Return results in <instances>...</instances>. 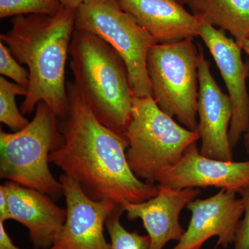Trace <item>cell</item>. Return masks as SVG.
I'll return each mask as SVG.
<instances>
[{"instance_id":"obj_1","label":"cell","mask_w":249,"mask_h":249,"mask_svg":"<svg viewBox=\"0 0 249 249\" xmlns=\"http://www.w3.org/2000/svg\"><path fill=\"white\" fill-rule=\"evenodd\" d=\"M68 111L60 130L65 142L49 161L76 181L89 198L118 206L157 196L158 185L142 181L129 167L124 136L98 120L74 83L67 82Z\"/></svg>"},{"instance_id":"obj_2","label":"cell","mask_w":249,"mask_h":249,"mask_svg":"<svg viewBox=\"0 0 249 249\" xmlns=\"http://www.w3.org/2000/svg\"><path fill=\"white\" fill-rule=\"evenodd\" d=\"M77 10L60 7L52 14L16 16L11 28L0 35L13 56L28 67L29 86L21 106L22 114L34 112L37 104L45 103L63 120L69 103L65 68Z\"/></svg>"},{"instance_id":"obj_3","label":"cell","mask_w":249,"mask_h":249,"mask_svg":"<svg viewBox=\"0 0 249 249\" xmlns=\"http://www.w3.org/2000/svg\"><path fill=\"white\" fill-rule=\"evenodd\" d=\"M70 55L75 85L94 115L108 128L124 136L134 96L124 58L101 37L76 29Z\"/></svg>"},{"instance_id":"obj_4","label":"cell","mask_w":249,"mask_h":249,"mask_svg":"<svg viewBox=\"0 0 249 249\" xmlns=\"http://www.w3.org/2000/svg\"><path fill=\"white\" fill-rule=\"evenodd\" d=\"M56 115L45 103L36 108L32 121L24 128L0 131V177L45 193L54 201L64 196L63 186L49 169V157L65 142Z\"/></svg>"},{"instance_id":"obj_5","label":"cell","mask_w":249,"mask_h":249,"mask_svg":"<svg viewBox=\"0 0 249 249\" xmlns=\"http://www.w3.org/2000/svg\"><path fill=\"white\" fill-rule=\"evenodd\" d=\"M124 137L129 143L126 156L131 170L139 179L152 184L200 139L197 129L190 130L178 124L152 96L134 97Z\"/></svg>"},{"instance_id":"obj_6","label":"cell","mask_w":249,"mask_h":249,"mask_svg":"<svg viewBox=\"0 0 249 249\" xmlns=\"http://www.w3.org/2000/svg\"><path fill=\"white\" fill-rule=\"evenodd\" d=\"M199 54L193 38H186L156 44L147 57L152 97L162 111L193 131L198 125Z\"/></svg>"},{"instance_id":"obj_7","label":"cell","mask_w":249,"mask_h":249,"mask_svg":"<svg viewBox=\"0 0 249 249\" xmlns=\"http://www.w3.org/2000/svg\"><path fill=\"white\" fill-rule=\"evenodd\" d=\"M75 28L98 36L120 54L128 70L134 97L152 96L147 57L157 43L122 9L118 0H87L77 10Z\"/></svg>"},{"instance_id":"obj_8","label":"cell","mask_w":249,"mask_h":249,"mask_svg":"<svg viewBox=\"0 0 249 249\" xmlns=\"http://www.w3.org/2000/svg\"><path fill=\"white\" fill-rule=\"evenodd\" d=\"M199 37L204 41L219 69L232 106L229 137L232 150L249 129V64L242 60V47L224 31L201 22Z\"/></svg>"},{"instance_id":"obj_9","label":"cell","mask_w":249,"mask_h":249,"mask_svg":"<svg viewBox=\"0 0 249 249\" xmlns=\"http://www.w3.org/2000/svg\"><path fill=\"white\" fill-rule=\"evenodd\" d=\"M67 202L66 222L58 238L48 249H111L104 235L106 219L115 209L112 201H95L74 180L59 178Z\"/></svg>"},{"instance_id":"obj_10","label":"cell","mask_w":249,"mask_h":249,"mask_svg":"<svg viewBox=\"0 0 249 249\" xmlns=\"http://www.w3.org/2000/svg\"><path fill=\"white\" fill-rule=\"evenodd\" d=\"M199 92L197 130L201 141L200 153L214 160H233L229 137V126L232 116V106L229 95L218 86L201 47L199 50Z\"/></svg>"},{"instance_id":"obj_11","label":"cell","mask_w":249,"mask_h":249,"mask_svg":"<svg viewBox=\"0 0 249 249\" xmlns=\"http://www.w3.org/2000/svg\"><path fill=\"white\" fill-rule=\"evenodd\" d=\"M236 194L222 189L207 199L191 201L186 206L191 212L189 225L178 245L171 249H200L213 237H217V246L224 248L234 244L244 214L243 201Z\"/></svg>"},{"instance_id":"obj_12","label":"cell","mask_w":249,"mask_h":249,"mask_svg":"<svg viewBox=\"0 0 249 249\" xmlns=\"http://www.w3.org/2000/svg\"><path fill=\"white\" fill-rule=\"evenodd\" d=\"M158 184L174 189L215 187L242 193L249 188V160L225 161L201 155L196 142L159 178Z\"/></svg>"},{"instance_id":"obj_13","label":"cell","mask_w":249,"mask_h":249,"mask_svg":"<svg viewBox=\"0 0 249 249\" xmlns=\"http://www.w3.org/2000/svg\"><path fill=\"white\" fill-rule=\"evenodd\" d=\"M1 186L9 203V219L27 228L34 249L51 248L66 222L67 209L58 206L45 193L13 181H7Z\"/></svg>"},{"instance_id":"obj_14","label":"cell","mask_w":249,"mask_h":249,"mask_svg":"<svg viewBox=\"0 0 249 249\" xmlns=\"http://www.w3.org/2000/svg\"><path fill=\"white\" fill-rule=\"evenodd\" d=\"M157 185L158 193L151 199L123 204L129 220L142 219L151 242L150 249H163L170 241L180 240L185 232L180 213L201 193L198 188L179 190Z\"/></svg>"},{"instance_id":"obj_15","label":"cell","mask_w":249,"mask_h":249,"mask_svg":"<svg viewBox=\"0 0 249 249\" xmlns=\"http://www.w3.org/2000/svg\"><path fill=\"white\" fill-rule=\"evenodd\" d=\"M118 1L157 44L173 43L199 36L201 21L178 0Z\"/></svg>"},{"instance_id":"obj_16","label":"cell","mask_w":249,"mask_h":249,"mask_svg":"<svg viewBox=\"0 0 249 249\" xmlns=\"http://www.w3.org/2000/svg\"><path fill=\"white\" fill-rule=\"evenodd\" d=\"M201 22L230 33L242 46L249 40V0H186Z\"/></svg>"},{"instance_id":"obj_17","label":"cell","mask_w":249,"mask_h":249,"mask_svg":"<svg viewBox=\"0 0 249 249\" xmlns=\"http://www.w3.org/2000/svg\"><path fill=\"white\" fill-rule=\"evenodd\" d=\"M27 90L5 77H0V121L11 130L18 132L25 127L30 121L18 109L17 96H26Z\"/></svg>"},{"instance_id":"obj_18","label":"cell","mask_w":249,"mask_h":249,"mask_svg":"<svg viewBox=\"0 0 249 249\" xmlns=\"http://www.w3.org/2000/svg\"><path fill=\"white\" fill-rule=\"evenodd\" d=\"M123 206H116L106 219L107 228L111 240V249H150V237L142 235L137 232L126 230L120 219L124 212Z\"/></svg>"},{"instance_id":"obj_19","label":"cell","mask_w":249,"mask_h":249,"mask_svg":"<svg viewBox=\"0 0 249 249\" xmlns=\"http://www.w3.org/2000/svg\"><path fill=\"white\" fill-rule=\"evenodd\" d=\"M61 6L55 0H0V18L29 14H52Z\"/></svg>"},{"instance_id":"obj_20","label":"cell","mask_w":249,"mask_h":249,"mask_svg":"<svg viewBox=\"0 0 249 249\" xmlns=\"http://www.w3.org/2000/svg\"><path fill=\"white\" fill-rule=\"evenodd\" d=\"M0 73L1 76L8 77L14 83L20 85L24 89H29V73L28 70L21 66L16 60L7 47L0 41Z\"/></svg>"},{"instance_id":"obj_21","label":"cell","mask_w":249,"mask_h":249,"mask_svg":"<svg viewBox=\"0 0 249 249\" xmlns=\"http://www.w3.org/2000/svg\"><path fill=\"white\" fill-rule=\"evenodd\" d=\"M240 195L243 201L244 218L237 227L233 249H249V188Z\"/></svg>"},{"instance_id":"obj_22","label":"cell","mask_w":249,"mask_h":249,"mask_svg":"<svg viewBox=\"0 0 249 249\" xmlns=\"http://www.w3.org/2000/svg\"><path fill=\"white\" fill-rule=\"evenodd\" d=\"M9 219V206L6 193L0 186V222H6Z\"/></svg>"},{"instance_id":"obj_23","label":"cell","mask_w":249,"mask_h":249,"mask_svg":"<svg viewBox=\"0 0 249 249\" xmlns=\"http://www.w3.org/2000/svg\"><path fill=\"white\" fill-rule=\"evenodd\" d=\"M4 222H0V249H20L14 245L4 227Z\"/></svg>"},{"instance_id":"obj_24","label":"cell","mask_w":249,"mask_h":249,"mask_svg":"<svg viewBox=\"0 0 249 249\" xmlns=\"http://www.w3.org/2000/svg\"><path fill=\"white\" fill-rule=\"evenodd\" d=\"M62 7L78 10L87 0H55Z\"/></svg>"},{"instance_id":"obj_25","label":"cell","mask_w":249,"mask_h":249,"mask_svg":"<svg viewBox=\"0 0 249 249\" xmlns=\"http://www.w3.org/2000/svg\"><path fill=\"white\" fill-rule=\"evenodd\" d=\"M241 47H242V50L245 51V53L249 56V40L245 41L241 46ZM244 138H245L244 142H245L246 150H247V152L249 154V129L248 132L245 134Z\"/></svg>"},{"instance_id":"obj_26","label":"cell","mask_w":249,"mask_h":249,"mask_svg":"<svg viewBox=\"0 0 249 249\" xmlns=\"http://www.w3.org/2000/svg\"><path fill=\"white\" fill-rule=\"evenodd\" d=\"M178 1H179L180 3H181L182 4H184L186 3V0H178Z\"/></svg>"}]
</instances>
